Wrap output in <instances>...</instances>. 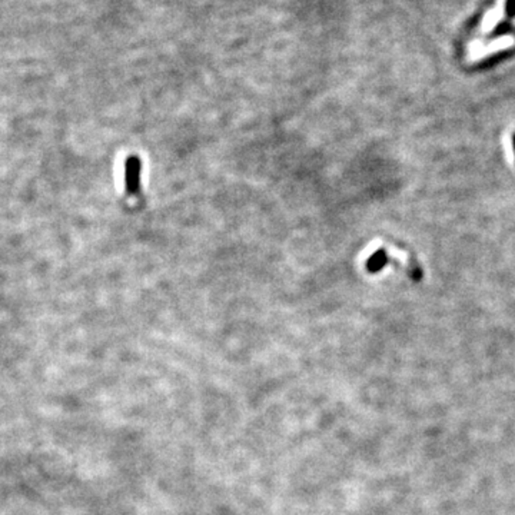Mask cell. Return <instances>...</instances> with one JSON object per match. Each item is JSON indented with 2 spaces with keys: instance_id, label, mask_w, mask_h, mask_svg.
Listing matches in <instances>:
<instances>
[{
  "instance_id": "1",
  "label": "cell",
  "mask_w": 515,
  "mask_h": 515,
  "mask_svg": "<svg viewBox=\"0 0 515 515\" xmlns=\"http://www.w3.org/2000/svg\"><path fill=\"white\" fill-rule=\"evenodd\" d=\"M142 161L136 155H131L125 161V189L129 196H139L142 191Z\"/></svg>"
},
{
  "instance_id": "2",
  "label": "cell",
  "mask_w": 515,
  "mask_h": 515,
  "mask_svg": "<svg viewBox=\"0 0 515 515\" xmlns=\"http://www.w3.org/2000/svg\"><path fill=\"white\" fill-rule=\"evenodd\" d=\"M391 261V258L386 255V252L384 249H379L376 251L368 261H366V269L369 272H378L381 271L388 262Z\"/></svg>"
},
{
  "instance_id": "3",
  "label": "cell",
  "mask_w": 515,
  "mask_h": 515,
  "mask_svg": "<svg viewBox=\"0 0 515 515\" xmlns=\"http://www.w3.org/2000/svg\"><path fill=\"white\" fill-rule=\"evenodd\" d=\"M512 144H514V151H515V134L512 135Z\"/></svg>"
}]
</instances>
